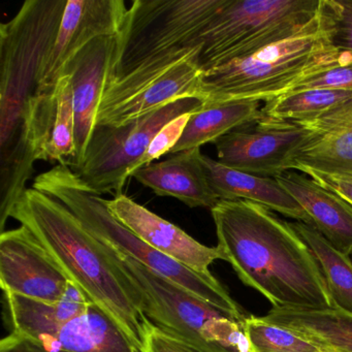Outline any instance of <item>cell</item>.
Segmentation results:
<instances>
[{
	"mask_svg": "<svg viewBox=\"0 0 352 352\" xmlns=\"http://www.w3.org/2000/svg\"><path fill=\"white\" fill-rule=\"evenodd\" d=\"M211 213L226 261L272 306L333 307L320 265L292 223L252 201H219Z\"/></svg>",
	"mask_w": 352,
	"mask_h": 352,
	"instance_id": "cell-1",
	"label": "cell"
},
{
	"mask_svg": "<svg viewBox=\"0 0 352 352\" xmlns=\"http://www.w3.org/2000/svg\"><path fill=\"white\" fill-rule=\"evenodd\" d=\"M60 265L69 281L143 350L149 322L137 284L114 249L96 238L58 199L28 188L9 213Z\"/></svg>",
	"mask_w": 352,
	"mask_h": 352,
	"instance_id": "cell-2",
	"label": "cell"
},
{
	"mask_svg": "<svg viewBox=\"0 0 352 352\" xmlns=\"http://www.w3.org/2000/svg\"><path fill=\"white\" fill-rule=\"evenodd\" d=\"M67 0H28L0 26V189L19 197L34 173L25 122L38 76L56 40Z\"/></svg>",
	"mask_w": 352,
	"mask_h": 352,
	"instance_id": "cell-3",
	"label": "cell"
},
{
	"mask_svg": "<svg viewBox=\"0 0 352 352\" xmlns=\"http://www.w3.org/2000/svg\"><path fill=\"white\" fill-rule=\"evenodd\" d=\"M333 0H321L308 26L292 38L201 73L204 107L239 102H270L337 65L348 53L333 44Z\"/></svg>",
	"mask_w": 352,
	"mask_h": 352,
	"instance_id": "cell-4",
	"label": "cell"
},
{
	"mask_svg": "<svg viewBox=\"0 0 352 352\" xmlns=\"http://www.w3.org/2000/svg\"><path fill=\"white\" fill-rule=\"evenodd\" d=\"M32 188L58 199L104 244L243 321L247 315L213 275L205 276L152 248L121 223L110 211L108 201L88 189L67 164H58L34 179Z\"/></svg>",
	"mask_w": 352,
	"mask_h": 352,
	"instance_id": "cell-5",
	"label": "cell"
},
{
	"mask_svg": "<svg viewBox=\"0 0 352 352\" xmlns=\"http://www.w3.org/2000/svg\"><path fill=\"white\" fill-rule=\"evenodd\" d=\"M321 0H228L199 32L195 63L201 73L258 52L298 34Z\"/></svg>",
	"mask_w": 352,
	"mask_h": 352,
	"instance_id": "cell-6",
	"label": "cell"
},
{
	"mask_svg": "<svg viewBox=\"0 0 352 352\" xmlns=\"http://www.w3.org/2000/svg\"><path fill=\"white\" fill-rule=\"evenodd\" d=\"M117 254L141 292L150 322L206 352H252L242 321L131 257Z\"/></svg>",
	"mask_w": 352,
	"mask_h": 352,
	"instance_id": "cell-7",
	"label": "cell"
},
{
	"mask_svg": "<svg viewBox=\"0 0 352 352\" xmlns=\"http://www.w3.org/2000/svg\"><path fill=\"white\" fill-rule=\"evenodd\" d=\"M228 0H135L118 34L109 84L170 51L195 46L199 32Z\"/></svg>",
	"mask_w": 352,
	"mask_h": 352,
	"instance_id": "cell-8",
	"label": "cell"
},
{
	"mask_svg": "<svg viewBox=\"0 0 352 352\" xmlns=\"http://www.w3.org/2000/svg\"><path fill=\"white\" fill-rule=\"evenodd\" d=\"M204 108L201 98H181L121 126L96 125L83 162L73 172L96 195H122L129 177L162 127L178 117Z\"/></svg>",
	"mask_w": 352,
	"mask_h": 352,
	"instance_id": "cell-9",
	"label": "cell"
},
{
	"mask_svg": "<svg viewBox=\"0 0 352 352\" xmlns=\"http://www.w3.org/2000/svg\"><path fill=\"white\" fill-rule=\"evenodd\" d=\"M127 11L123 0H67L56 40L41 69L36 94L54 91L67 65L92 41L118 34Z\"/></svg>",
	"mask_w": 352,
	"mask_h": 352,
	"instance_id": "cell-10",
	"label": "cell"
},
{
	"mask_svg": "<svg viewBox=\"0 0 352 352\" xmlns=\"http://www.w3.org/2000/svg\"><path fill=\"white\" fill-rule=\"evenodd\" d=\"M72 282L52 255L24 226L0 234V285L5 294L43 302L63 300Z\"/></svg>",
	"mask_w": 352,
	"mask_h": 352,
	"instance_id": "cell-11",
	"label": "cell"
},
{
	"mask_svg": "<svg viewBox=\"0 0 352 352\" xmlns=\"http://www.w3.org/2000/svg\"><path fill=\"white\" fill-rule=\"evenodd\" d=\"M307 135L300 125L255 121L216 142L217 160L234 170L276 178L289 172L292 154Z\"/></svg>",
	"mask_w": 352,
	"mask_h": 352,
	"instance_id": "cell-12",
	"label": "cell"
},
{
	"mask_svg": "<svg viewBox=\"0 0 352 352\" xmlns=\"http://www.w3.org/2000/svg\"><path fill=\"white\" fill-rule=\"evenodd\" d=\"M118 41V34L92 41L63 72V75H71L73 86L76 158L69 166L72 170L83 162L96 127L98 110L116 58Z\"/></svg>",
	"mask_w": 352,
	"mask_h": 352,
	"instance_id": "cell-13",
	"label": "cell"
},
{
	"mask_svg": "<svg viewBox=\"0 0 352 352\" xmlns=\"http://www.w3.org/2000/svg\"><path fill=\"white\" fill-rule=\"evenodd\" d=\"M108 207L121 223L152 248L197 273L211 276L210 265L218 259L226 261L219 247L197 242L178 226L123 193L108 201Z\"/></svg>",
	"mask_w": 352,
	"mask_h": 352,
	"instance_id": "cell-14",
	"label": "cell"
},
{
	"mask_svg": "<svg viewBox=\"0 0 352 352\" xmlns=\"http://www.w3.org/2000/svg\"><path fill=\"white\" fill-rule=\"evenodd\" d=\"M296 125L304 127L308 135L292 154L289 170L352 178V100Z\"/></svg>",
	"mask_w": 352,
	"mask_h": 352,
	"instance_id": "cell-15",
	"label": "cell"
},
{
	"mask_svg": "<svg viewBox=\"0 0 352 352\" xmlns=\"http://www.w3.org/2000/svg\"><path fill=\"white\" fill-rule=\"evenodd\" d=\"M28 131L36 160L71 166L76 158L71 75H63L51 94L34 96L28 115Z\"/></svg>",
	"mask_w": 352,
	"mask_h": 352,
	"instance_id": "cell-16",
	"label": "cell"
},
{
	"mask_svg": "<svg viewBox=\"0 0 352 352\" xmlns=\"http://www.w3.org/2000/svg\"><path fill=\"white\" fill-rule=\"evenodd\" d=\"M276 180L300 204L320 232L336 249L351 255L352 205L300 172H286Z\"/></svg>",
	"mask_w": 352,
	"mask_h": 352,
	"instance_id": "cell-17",
	"label": "cell"
},
{
	"mask_svg": "<svg viewBox=\"0 0 352 352\" xmlns=\"http://www.w3.org/2000/svg\"><path fill=\"white\" fill-rule=\"evenodd\" d=\"M201 160L208 183L219 201H252L311 226L305 210L276 178L234 170L205 154H201Z\"/></svg>",
	"mask_w": 352,
	"mask_h": 352,
	"instance_id": "cell-18",
	"label": "cell"
},
{
	"mask_svg": "<svg viewBox=\"0 0 352 352\" xmlns=\"http://www.w3.org/2000/svg\"><path fill=\"white\" fill-rule=\"evenodd\" d=\"M201 149L187 150L135 170L133 178L160 197H172L190 208H212L217 199L201 164Z\"/></svg>",
	"mask_w": 352,
	"mask_h": 352,
	"instance_id": "cell-19",
	"label": "cell"
},
{
	"mask_svg": "<svg viewBox=\"0 0 352 352\" xmlns=\"http://www.w3.org/2000/svg\"><path fill=\"white\" fill-rule=\"evenodd\" d=\"M195 58L197 56L179 63L124 100L100 109L96 125L121 126L181 98H199L201 72Z\"/></svg>",
	"mask_w": 352,
	"mask_h": 352,
	"instance_id": "cell-20",
	"label": "cell"
},
{
	"mask_svg": "<svg viewBox=\"0 0 352 352\" xmlns=\"http://www.w3.org/2000/svg\"><path fill=\"white\" fill-rule=\"evenodd\" d=\"M13 331L20 337L42 344L51 339L65 323L87 309L90 300L71 283L58 302H43L19 294H5Z\"/></svg>",
	"mask_w": 352,
	"mask_h": 352,
	"instance_id": "cell-21",
	"label": "cell"
},
{
	"mask_svg": "<svg viewBox=\"0 0 352 352\" xmlns=\"http://www.w3.org/2000/svg\"><path fill=\"white\" fill-rule=\"evenodd\" d=\"M38 345L53 351L143 352L92 302L83 313L65 323L51 339Z\"/></svg>",
	"mask_w": 352,
	"mask_h": 352,
	"instance_id": "cell-22",
	"label": "cell"
},
{
	"mask_svg": "<svg viewBox=\"0 0 352 352\" xmlns=\"http://www.w3.org/2000/svg\"><path fill=\"white\" fill-rule=\"evenodd\" d=\"M265 320L287 327L313 342L323 352H352V314L329 309L273 307Z\"/></svg>",
	"mask_w": 352,
	"mask_h": 352,
	"instance_id": "cell-23",
	"label": "cell"
},
{
	"mask_svg": "<svg viewBox=\"0 0 352 352\" xmlns=\"http://www.w3.org/2000/svg\"><path fill=\"white\" fill-rule=\"evenodd\" d=\"M258 102H228L204 107L193 113L180 141L170 153L201 149L206 144H215L220 138L243 125L261 120Z\"/></svg>",
	"mask_w": 352,
	"mask_h": 352,
	"instance_id": "cell-24",
	"label": "cell"
},
{
	"mask_svg": "<svg viewBox=\"0 0 352 352\" xmlns=\"http://www.w3.org/2000/svg\"><path fill=\"white\" fill-rule=\"evenodd\" d=\"M292 226L316 257L333 306L352 314L351 256L336 249L313 226L300 221L294 222Z\"/></svg>",
	"mask_w": 352,
	"mask_h": 352,
	"instance_id": "cell-25",
	"label": "cell"
},
{
	"mask_svg": "<svg viewBox=\"0 0 352 352\" xmlns=\"http://www.w3.org/2000/svg\"><path fill=\"white\" fill-rule=\"evenodd\" d=\"M352 100V92L338 89H307L290 92L267 102L261 120L300 124L314 120L331 109Z\"/></svg>",
	"mask_w": 352,
	"mask_h": 352,
	"instance_id": "cell-26",
	"label": "cell"
},
{
	"mask_svg": "<svg viewBox=\"0 0 352 352\" xmlns=\"http://www.w3.org/2000/svg\"><path fill=\"white\" fill-rule=\"evenodd\" d=\"M243 329L252 352H323L296 331L254 315L245 317Z\"/></svg>",
	"mask_w": 352,
	"mask_h": 352,
	"instance_id": "cell-27",
	"label": "cell"
},
{
	"mask_svg": "<svg viewBox=\"0 0 352 352\" xmlns=\"http://www.w3.org/2000/svg\"><path fill=\"white\" fill-rule=\"evenodd\" d=\"M307 89H338L352 92V54L348 53L337 65L296 84L290 92Z\"/></svg>",
	"mask_w": 352,
	"mask_h": 352,
	"instance_id": "cell-28",
	"label": "cell"
},
{
	"mask_svg": "<svg viewBox=\"0 0 352 352\" xmlns=\"http://www.w3.org/2000/svg\"><path fill=\"white\" fill-rule=\"evenodd\" d=\"M192 114L193 113H188V114L182 115V116L170 121L166 126L160 129V133L155 135L153 141L150 144L143 160H141V168L151 164L153 160H158L164 154L172 152V150L180 141L185 127Z\"/></svg>",
	"mask_w": 352,
	"mask_h": 352,
	"instance_id": "cell-29",
	"label": "cell"
},
{
	"mask_svg": "<svg viewBox=\"0 0 352 352\" xmlns=\"http://www.w3.org/2000/svg\"><path fill=\"white\" fill-rule=\"evenodd\" d=\"M143 352H206L197 346L166 333L148 322L144 339Z\"/></svg>",
	"mask_w": 352,
	"mask_h": 352,
	"instance_id": "cell-30",
	"label": "cell"
},
{
	"mask_svg": "<svg viewBox=\"0 0 352 352\" xmlns=\"http://www.w3.org/2000/svg\"><path fill=\"white\" fill-rule=\"evenodd\" d=\"M333 44L340 53L352 54V0H333Z\"/></svg>",
	"mask_w": 352,
	"mask_h": 352,
	"instance_id": "cell-31",
	"label": "cell"
},
{
	"mask_svg": "<svg viewBox=\"0 0 352 352\" xmlns=\"http://www.w3.org/2000/svg\"><path fill=\"white\" fill-rule=\"evenodd\" d=\"M302 174L310 177L313 181L329 190L337 193L352 205V178L350 177L337 176V175L323 174L315 170H304Z\"/></svg>",
	"mask_w": 352,
	"mask_h": 352,
	"instance_id": "cell-32",
	"label": "cell"
},
{
	"mask_svg": "<svg viewBox=\"0 0 352 352\" xmlns=\"http://www.w3.org/2000/svg\"><path fill=\"white\" fill-rule=\"evenodd\" d=\"M0 352H65L53 351L38 345L36 342L11 333L0 342Z\"/></svg>",
	"mask_w": 352,
	"mask_h": 352,
	"instance_id": "cell-33",
	"label": "cell"
},
{
	"mask_svg": "<svg viewBox=\"0 0 352 352\" xmlns=\"http://www.w3.org/2000/svg\"><path fill=\"white\" fill-rule=\"evenodd\" d=\"M350 256H351V259H352V253H351V255H350Z\"/></svg>",
	"mask_w": 352,
	"mask_h": 352,
	"instance_id": "cell-34",
	"label": "cell"
}]
</instances>
